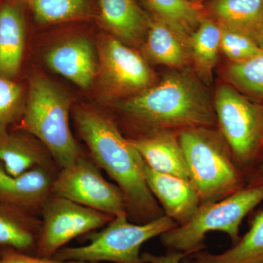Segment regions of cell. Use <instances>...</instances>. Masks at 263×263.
<instances>
[{
    "instance_id": "obj_25",
    "label": "cell",
    "mask_w": 263,
    "mask_h": 263,
    "mask_svg": "<svg viewBox=\"0 0 263 263\" xmlns=\"http://www.w3.org/2000/svg\"><path fill=\"white\" fill-rule=\"evenodd\" d=\"M36 22L48 25L91 16L89 0H23Z\"/></svg>"
},
{
    "instance_id": "obj_19",
    "label": "cell",
    "mask_w": 263,
    "mask_h": 263,
    "mask_svg": "<svg viewBox=\"0 0 263 263\" xmlns=\"http://www.w3.org/2000/svg\"><path fill=\"white\" fill-rule=\"evenodd\" d=\"M25 21L20 5L13 2L0 6V76L12 79L18 73L25 45Z\"/></svg>"
},
{
    "instance_id": "obj_21",
    "label": "cell",
    "mask_w": 263,
    "mask_h": 263,
    "mask_svg": "<svg viewBox=\"0 0 263 263\" xmlns=\"http://www.w3.org/2000/svg\"><path fill=\"white\" fill-rule=\"evenodd\" d=\"M183 263H263V207L254 214L248 232L223 253L195 252Z\"/></svg>"
},
{
    "instance_id": "obj_13",
    "label": "cell",
    "mask_w": 263,
    "mask_h": 263,
    "mask_svg": "<svg viewBox=\"0 0 263 263\" xmlns=\"http://www.w3.org/2000/svg\"><path fill=\"white\" fill-rule=\"evenodd\" d=\"M46 63L52 70L77 85L89 89L99 70L96 53L89 40L72 38L48 51Z\"/></svg>"
},
{
    "instance_id": "obj_14",
    "label": "cell",
    "mask_w": 263,
    "mask_h": 263,
    "mask_svg": "<svg viewBox=\"0 0 263 263\" xmlns=\"http://www.w3.org/2000/svg\"><path fill=\"white\" fill-rule=\"evenodd\" d=\"M129 141L145 163L154 171L190 180L179 137L171 131L152 132L146 136Z\"/></svg>"
},
{
    "instance_id": "obj_5",
    "label": "cell",
    "mask_w": 263,
    "mask_h": 263,
    "mask_svg": "<svg viewBox=\"0 0 263 263\" xmlns=\"http://www.w3.org/2000/svg\"><path fill=\"white\" fill-rule=\"evenodd\" d=\"M262 202L263 185H247L217 201L201 204L186 223L160 235L161 241L167 251L189 256L205 249L204 240L209 232L226 233L234 245L240 238L243 219Z\"/></svg>"
},
{
    "instance_id": "obj_10",
    "label": "cell",
    "mask_w": 263,
    "mask_h": 263,
    "mask_svg": "<svg viewBox=\"0 0 263 263\" xmlns=\"http://www.w3.org/2000/svg\"><path fill=\"white\" fill-rule=\"evenodd\" d=\"M98 48L99 70L110 95L130 98L157 83L145 57L111 34L100 37Z\"/></svg>"
},
{
    "instance_id": "obj_1",
    "label": "cell",
    "mask_w": 263,
    "mask_h": 263,
    "mask_svg": "<svg viewBox=\"0 0 263 263\" xmlns=\"http://www.w3.org/2000/svg\"><path fill=\"white\" fill-rule=\"evenodd\" d=\"M74 121L93 161L122 190L128 217L146 223L162 216L145 180L144 161L113 119L96 109L81 107L74 112Z\"/></svg>"
},
{
    "instance_id": "obj_22",
    "label": "cell",
    "mask_w": 263,
    "mask_h": 263,
    "mask_svg": "<svg viewBox=\"0 0 263 263\" xmlns=\"http://www.w3.org/2000/svg\"><path fill=\"white\" fill-rule=\"evenodd\" d=\"M221 27L214 19L204 15L188 41L190 60L197 76L212 83L213 71L220 52Z\"/></svg>"
},
{
    "instance_id": "obj_23",
    "label": "cell",
    "mask_w": 263,
    "mask_h": 263,
    "mask_svg": "<svg viewBox=\"0 0 263 263\" xmlns=\"http://www.w3.org/2000/svg\"><path fill=\"white\" fill-rule=\"evenodd\" d=\"M153 18L174 29L188 43L189 38L205 15L201 5L190 0H143Z\"/></svg>"
},
{
    "instance_id": "obj_18",
    "label": "cell",
    "mask_w": 263,
    "mask_h": 263,
    "mask_svg": "<svg viewBox=\"0 0 263 263\" xmlns=\"http://www.w3.org/2000/svg\"><path fill=\"white\" fill-rule=\"evenodd\" d=\"M208 11L221 28L257 43L263 37V0H212Z\"/></svg>"
},
{
    "instance_id": "obj_28",
    "label": "cell",
    "mask_w": 263,
    "mask_h": 263,
    "mask_svg": "<svg viewBox=\"0 0 263 263\" xmlns=\"http://www.w3.org/2000/svg\"><path fill=\"white\" fill-rule=\"evenodd\" d=\"M0 263H99L78 260H60L54 257H41L35 255L4 251Z\"/></svg>"
},
{
    "instance_id": "obj_16",
    "label": "cell",
    "mask_w": 263,
    "mask_h": 263,
    "mask_svg": "<svg viewBox=\"0 0 263 263\" xmlns=\"http://www.w3.org/2000/svg\"><path fill=\"white\" fill-rule=\"evenodd\" d=\"M42 220L35 215L0 202V249L35 255Z\"/></svg>"
},
{
    "instance_id": "obj_11",
    "label": "cell",
    "mask_w": 263,
    "mask_h": 263,
    "mask_svg": "<svg viewBox=\"0 0 263 263\" xmlns=\"http://www.w3.org/2000/svg\"><path fill=\"white\" fill-rule=\"evenodd\" d=\"M58 171L37 167L13 176L0 163V202L41 216Z\"/></svg>"
},
{
    "instance_id": "obj_31",
    "label": "cell",
    "mask_w": 263,
    "mask_h": 263,
    "mask_svg": "<svg viewBox=\"0 0 263 263\" xmlns=\"http://www.w3.org/2000/svg\"><path fill=\"white\" fill-rule=\"evenodd\" d=\"M190 1L192 2V3H195V4L201 5V3L204 1V0H190Z\"/></svg>"
},
{
    "instance_id": "obj_26",
    "label": "cell",
    "mask_w": 263,
    "mask_h": 263,
    "mask_svg": "<svg viewBox=\"0 0 263 263\" xmlns=\"http://www.w3.org/2000/svg\"><path fill=\"white\" fill-rule=\"evenodd\" d=\"M24 92L22 86L12 79L0 76V133L8 127L23 114Z\"/></svg>"
},
{
    "instance_id": "obj_8",
    "label": "cell",
    "mask_w": 263,
    "mask_h": 263,
    "mask_svg": "<svg viewBox=\"0 0 263 263\" xmlns=\"http://www.w3.org/2000/svg\"><path fill=\"white\" fill-rule=\"evenodd\" d=\"M114 217L52 194L41 214L42 229L35 256L53 257L74 238L104 228Z\"/></svg>"
},
{
    "instance_id": "obj_2",
    "label": "cell",
    "mask_w": 263,
    "mask_h": 263,
    "mask_svg": "<svg viewBox=\"0 0 263 263\" xmlns=\"http://www.w3.org/2000/svg\"><path fill=\"white\" fill-rule=\"evenodd\" d=\"M117 108L152 132L209 127L216 121L206 90L186 71L174 72L150 88L118 102Z\"/></svg>"
},
{
    "instance_id": "obj_4",
    "label": "cell",
    "mask_w": 263,
    "mask_h": 263,
    "mask_svg": "<svg viewBox=\"0 0 263 263\" xmlns=\"http://www.w3.org/2000/svg\"><path fill=\"white\" fill-rule=\"evenodd\" d=\"M70 108V100L57 85L43 76L33 78L21 127L47 148L59 169L83 156L69 124Z\"/></svg>"
},
{
    "instance_id": "obj_30",
    "label": "cell",
    "mask_w": 263,
    "mask_h": 263,
    "mask_svg": "<svg viewBox=\"0 0 263 263\" xmlns=\"http://www.w3.org/2000/svg\"><path fill=\"white\" fill-rule=\"evenodd\" d=\"M248 186H257L263 185V154L260 162L252 174L248 177L247 181Z\"/></svg>"
},
{
    "instance_id": "obj_3",
    "label": "cell",
    "mask_w": 263,
    "mask_h": 263,
    "mask_svg": "<svg viewBox=\"0 0 263 263\" xmlns=\"http://www.w3.org/2000/svg\"><path fill=\"white\" fill-rule=\"evenodd\" d=\"M210 129L188 128L178 136L190 181L201 204L217 201L247 185L226 141Z\"/></svg>"
},
{
    "instance_id": "obj_27",
    "label": "cell",
    "mask_w": 263,
    "mask_h": 263,
    "mask_svg": "<svg viewBox=\"0 0 263 263\" xmlns=\"http://www.w3.org/2000/svg\"><path fill=\"white\" fill-rule=\"evenodd\" d=\"M220 51L229 62H241L259 54V43L240 33L221 28Z\"/></svg>"
},
{
    "instance_id": "obj_17",
    "label": "cell",
    "mask_w": 263,
    "mask_h": 263,
    "mask_svg": "<svg viewBox=\"0 0 263 263\" xmlns=\"http://www.w3.org/2000/svg\"><path fill=\"white\" fill-rule=\"evenodd\" d=\"M0 163L7 174L16 176L37 167L59 171L47 148L38 140L8 133H0Z\"/></svg>"
},
{
    "instance_id": "obj_15",
    "label": "cell",
    "mask_w": 263,
    "mask_h": 263,
    "mask_svg": "<svg viewBox=\"0 0 263 263\" xmlns=\"http://www.w3.org/2000/svg\"><path fill=\"white\" fill-rule=\"evenodd\" d=\"M102 24L125 44H143L151 22L136 0H99Z\"/></svg>"
},
{
    "instance_id": "obj_7",
    "label": "cell",
    "mask_w": 263,
    "mask_h": 263,
    "mask_svg": "<svg viewBox=\"0 0 263 263\" xmlns=\"http://www.w3.org/2000/svg\"><path fill=\"white\" fill-rule=\"evenodd\" d=\"M214 108L221 136L237 165L249 177L263 154V104L224 84L216 89Z\"/></svg>"
},
{
    "instance_id": "obj_12",
    "label": "cell",
    "mask_w": 263,
    "mask_h": 263,
    "mask_svg": "<svg viewBox=\"0 0 263 263\" xmlns=\"http://www.w3.org/2000/svg\"><path fill=\"white\" fill-rule=\"evenodd\" d=\"M143 174L151 193L163 207L165 215L178 226L186 223L201 205L190 180L157 172L145 162Z\"/></svg>"
},
{
    "instance_id": "obj_9",
    "label": "cell",
    "mask_w": 263,
    "mask_h": 263,
    "mask_svg": "<svg viewBox=\"0 0 263 263\" xmlns=\"http://www.w3.org/2000/svg\"><path fill=\"white\" fill-rule=\"evenodd\" d=\"M98 167L83 155L71 165L59 170L52 194L111 216L127 214L122 190L107 181Z\"/></svg>"
},
{
    "instance_id": "obj_20",
    "label": "cell",
    "mask_w": 263,
    "mask_h": 263,
    "mask_svg": "<svg viewBox=\"0 0 263 263\" xmlns=\"http://www.w3.org/2000/svg\"><path fill=\"white\" fill-rule=\"evenodd\" d=\"M143 51L146 60L171 68L183 70L191 63L188 43L169 25L153 17Z\"/></svg>"
},
{
    "instance_id": "obj_24",
    "label": "cell",
    "mask_w": 263,
    "mask_h": 263,
    "mask_svg": "<svg viewBox=\"0 0 263 263\" xmlns=\"http://www.w3.org/2000/svg\"><path fill=\"white\" fill-rule=\"evenodd\" d=\"M262 51L241 62H229L224 78L230 86L254 101L263 104V37L259 41Z\"/></svg>"
},
{
    "instance_id": "obj_29",
    "label": "cell",
    "mask_w": 263,
    "mask_h": 263,
    "mask_svg": "<svg viewBox=\"0 0 263 263\" xmlns=\"http://www.w3.org/2000/svg\"><path fill=\"white\" fill-rule=\"evenodd\" d=\"M188 256L183 252L175 251H167L164 255H155L148 252L141 254L142 258L148 263H180Z\"/></svg>"
},
{
    "instance_id": "obj_6",
    "label": "cell",
    "mask_w": 263,
    "mask_h": 263,
    "mask_svg": "<svg viewBox=\"0 0 263 263\" xmlns=\"http://www.w3.org/2000/svg\"><path fill=\"white\" fill-rule=\"evenodd\" d=\"M178 224L162 215L146 223H131L127 214L115 216L104 229L88 236L89 243L65 247L53 256L60 260L114 263H148L141 257L143 243L162 235Z\"/></svg>"
},
{
    "instance_id": "obj_32",
    "label": "cell",
    "mask_w": 263,
    "mask_h": 263,
    "mask_svg": "<svg viewBox=\"0 0 263 263\" xmlns=\"http://www.w3.org/2000/svg\"><path fill=\"white\" fill-rule=\"evenodd\" d=\"M2 255H3V251L0 249V258H1Z\"/></svg>"
}]
</instances>
